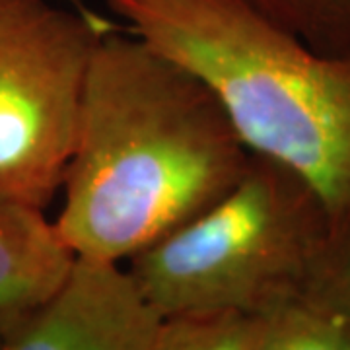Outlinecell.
Returning <instances> with one entry per match:
<instances>
[{"mask_svg": "<svg viewBox=\"0 0 350 350\" xmlns=\"http://www.w3.org/2000/svg\"><path fill=\"white\" fill-rule=\"evenodd\" d=\"M250 158L197 76L115 27L90 61L53 224L76 257L121 265L224 197Z\"/></svg>", "mask_w": 350, "mask_h": 350, "instance_id": "cell-1", "label": "cell"}, {"mask_svg": "<svg viewBox=\"0 0 350 350\" xmlns=\"http://www.w3.org/2000/svg\"><path fill=\"white\" fill-rule=\"evenodd\" d=\"M199 78L251 154L301 175L333 232L350 218V59L321 55L251 0H105Z\"/></svg>", "mask_w": 350, "mask_h": 350, "instance_id": "cell-2", "label": "cell"}, {"mask_svg": "<svg viewBox=\"0 0 350 350\" xmlns=\"http://www.w3.org/2000/svg\"><path fill=\"white\" fill-rule=\"evenodd\" d=\"M331 234L315 189L284 163L251 154L224 197L135 255L129 273L162 317L265 315L301 300Z\"/></svg>", "mask_w": 350, "mask_h": 350, "instance_id": "cell-3", "label": "cell"}, {"mask_svg": "<svg viewBox=\"0 0 350 350\" xmlns=\"http://www.w3.org/2000/svg\"><path fill=\"white\" fill-rule=\"evenodd\" d=\"M115 27L57 0H0V199H57L92 55Z\"/></svg>", "mask_w": 350, "mask_h": 350, "instance_id": "cell-4", "label": "cell"}, {"mask_svg": "<svg viewBox=\"0 0 350 350\" xmlns=\"http://www.w3.org/2000/svg\"><path fill=\"white\" fill-rule=\"evenodd\" d=\"M160 323L129 269L76 257L49 300L2 335L0 350H154Z\"/></svg>", "mask_w": 350, "mask_h": 350, "instance_id": "cell-5", "label": "cell"}, {"mask_svg": "<svg viewBox=\"0 0 350 350\" xmlns=\"http://www.w3.org/2000/svg\"><path fill=\"white\" fill-rule=\"evenodd\" d=\"M75 261L45 211L0 199V335L49 300Z\"/></svg>", "mask_w": 350, "mask_h": 350, "instance_id": "cell-6", "label": "cell"}, {"mask_svg": "<svg viewBox=\"0 0 350 350\" xmlns=\"http://www.w3.org/2000/svg\"><path fill=\"white\" fill-rule=\"evenodd\" d=\"M273 24L321 55L350 59V0H251Z\"/></svg>", "mask_w": 350, "mask_h": 350, "instance_id": "cell-7", "label": "cell"}, {"mask_svg": "<svg viewBox=\"0 0 350 350\" xmlns=\"http://www.w3.org/2000/svg\"><path fill=\"white\" fill-rule=\"evenodd\" d=\"M261 315L191 312L162 317L154 350H255Z\"/></svg>", "mask_w": 350, "mask_h": 350, "instance_id": "cell-8", "label": "cell"}, {"mask_svg": "<svg viewBox=\"0 0 350 350\" xmlns=\"http://www.w3.org/2000/svg\"><path fill=\"white\" fill-rule=\"evenodd\" d=\"M255 350H350V321L294 300L261 315Z\"/></svg>", "mask_w": 350, "mask_h": 350, "instance_id": "cell-9", "label": "cell"}, {"mask_svg": "<svg viewBox=\"0 0 350 350\" xmlns=\"http://www.w3.org/2000/svg\"><path fill=\"white\" fill-rule=\"evenodd\" d=\"M301 301L350 321V218L331 234Z\"/></svg>", "mask_w": 350, "mask_h": 350, "instance_id": "cell-10", "label": "cell"}, {"mask_svg": "<svg viewBox=\"0 0 350 350\" xmlns=\"http://www.w3.org/2000/svg\"><path fill=\"white\" fill-rule=\"evenodd\" d=\"M57 2H63V4L70 6V8H76V10H80V12H94L84 0H57Z\"/></svg>", "mask_w": 350, "mask_h": 350, "instance_id": "cell-11", "label": "cell"}, {"mask_svg": "<svg viewBox=\"0 0 350 350\" xmlns=\"http://www.w3.org/2000/svg\"><path fill=\"white\" fill-rule=\"evenodd\" d=\"M0 347H2V335H0Z\"/></svg>", "mask_w": 350, "mask_h": 350, "instance_id": "cell-12", "label": "cell"}]
</instances>
